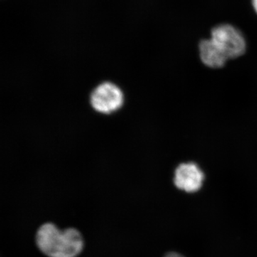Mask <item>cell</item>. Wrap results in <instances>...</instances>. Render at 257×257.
<instances>
[{"label":"cell","instance_id":"1","mask_svg":"<svg viewBox=\"0 0 257 257\" xmlns=\"http://www.w3.org/2000/svg\"><path fill=\"white\" fill-rule=\"evenodd\" d=\"M35 241L39 249L48 257H77L84 246L78 230H61L53 223H45L39 228Z\"/></svg>","mask_w":257,"mask_h":257},{"label":"cell","instance_id":"3","mask_svg":"<svg viewBox=\"0 0 257 257\" xmlns=\"http://www.w3.org/2000/svg\"><path fill=\"white\" fill-rule=\"evenodd\" d=\"M90 103L93 109L98 112L111 114L123 105L124 94L116 84L109 82L101 83L92 91Z\"/></svg>","mask_w":257,"mask_h":257},{"label":"cell","instance_id":"5","mask_svg":"<svg viewBox=\"0 0 257 257\" xmlns=\"http://www.w3.org/2000/svg\"><path fill=\"white\" fill-rule=\"evenodd\" d=\"M198 50L201 62L209 68H222L229 60L224 52L210 37L201 40L198 45Z\"/></svg>","mask_w":257,"mask_h":257},{"label":"cell","instance_id":"2","mask_svg":"<svg viewBox=\"0 0 257 257\" xmlns=\"http://www.w3.org/2000/svg\"><path fill=\"white\" fill-rule=\"evenodd\" d=\"M210 38L224 52L228 60L239 58L246 53V38L241 30L231 24L220 23L213 27Z\"/></svg>","mask_w":257,"mask_h":257},{"label":"cell","instance_id":"6","mask_svg":"<svg viewBox=\"0 0 257 257\" xmlns=\"http://www.w3.org/2000/svg\"><path fill=\"white\" fill-rule=\"evenodd\" d=\"M165 257H184V256H182V254H180V253H177V252H170L167 253V255H166Z\"/></svg>","mask_w":257,"mask_h":257},{"label":"cell","instance_id":"4","mask_svg":"<svg viewBox=\"0 0 257 257\" xmlns=\"http://www.w3.org/2000/svg\"><path fill=\"white\" fill-rule=\"evenodd\" d=\"M205 175L194 162L182 163L177 166L174 176V184L177 189L187 193H195L202 187Z\"/></svg>","mask_w":257,"mask_h":257},{"label":"cell","instance_id":"7","mask_svg":"<svg viewBox=\"0 0 257 257\" xmlns=\"http://www.w3.org/2000/svg\"><path fill=\"white\" fill-rule=\"evenodd\" d=\"M251 3L253 12L257 15V0H251Z\"/></svg>","mask_w":257,"mask_h":257}]
</instances>
